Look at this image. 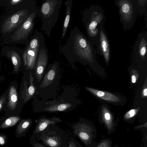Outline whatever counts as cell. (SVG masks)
I'll use <instances>...</instances> for the list:
<instances>
[{"label":"cell","instance_id":"cell-1","mask_svg":"<svg viewBox=\"0 0 147 147\" xmlns=\"http://www.w3.org/2000/svg\"><path fill=\"white\" fill-rule=\"evenodd\" d=\"M60 49L71 64L77 61L89 64L96 62L97 52L94 45L76 27L71 29L66 42Z\"/></svg>","mask_w":147,"mask_h":147},{"label":"cell","instance_id":"cell-2","mask_svg":"<svg viewBox=\"0 0 147 147\" xmlns=\"http://www.w3.org/2000/svg\"><path fill=\"white\" fill-rule=\"evenodd\" d=\"M82 19L89 39L96 47V52L99 54V29L106 19L104 10L100 6L91 5L84 10Z\"/></svg>","mask_w":147,"mask_h":147},{"label":"cell","instance_id":"cell-3","mask_svg":"<svg viewBox=\"0 0 147 147\" xmlns=\"http://www.w3.org/2000/svg\"><path fill=\"white\" fill-rule=\"evenodd\" d=\"M43 79L40 85L36 95H40L43 100L52 98L58 87L61 78L59 63L55 61L47 67Z\"/></svg>","mask_w":147,"mask_h":147},{"label":"cell","instance_id":"cell-4","mask_svg":"<svg viewBox=\"0 0 147 147\" xmlns=\"http://www.w3.org/2000/svg\"><path fill=\"white\" fill-rule=\"evenodd\" d=\"M62 4V0H44L43 1L38 15L42 22L41 30L49 36L53 28L59 17V11Z\"/></svg>","mask_w":147,"mask_h":147},{"label":"cell","instance_id":"cell-5","mask_svg":"<svg viewBox=\"0 0 147 147\" xmlns=\"http://www.w3.org/2000/svg\"><path fill=\"white\" fill-rule=\"evenodd\" d=\"M69 134L56 125H50L34 136L37 141H40L48 147H67Z\"/></svg>","mask_w":147,"mask_h":147},{"label":"cell","instance_id":"cell-6","mask_svg":"<svg viewBox=\"0 0 147 147\" xmlns=\"http://www.w3.org/2000/svg\"><path fill=\"white\" fill-rule=\"evenodd\" d=\"M69 88V90L59 96L57 98H55L52 100L47 101L43 100V105L41 112H66L70 111L76 107V93L72 94V89ZM40 110V111H41Z\"/></svg>","mask_w":147,"mask_h":147},{"label":"cell","instance_id":"cell-7","mask_svg":"<svg viewBox=\"0 0 147 147\" xmlns=\"http://www.w3.org/2000/svg\"><path fill=\"white\" fill-rule=\"evenodd\" d=\"M45 45L43 35L36 29L23 54L24 65L27 69H34L39 51Z\"/></svg>","mask_w":147,"mask_h":147},{"label":"cell","instance_id":"cell-8","mask_svg":"<svg viewBox=\"0 0 147 147\" xmlns=\"http://www.w3.org/2000/svg\"><path fill=\"white\" fill-rule=\"evenodd\" d=\"M115 3L119 9L120 22L124 29L131 28L136 20L137 15L136 0H116Z\"/></svg>","mask_w":147,"mask_h":147},{"label":"cell","instance_id":"cell-9","mask_svg":"<svg viewBox=\"0 0 147 147\" xmlns=\"http://www.w3.org/2000/svg\"><path fill=\"white\" fill-rule=\"evenodd\" d=\"M38 9L36 7L30 9L25 8L14 13L4 22L2 26V32L4 33L10 32L18 29L31 13Z\"/></svg>","mask_w":147,"mask_h":147},{"label":"cell","instance_id":"cell-10","mask_svg":"<svg viewBox=\"0 0 147 147\" xmlns=\"http://www.w3.org/2000/svg\"><path fill=\"white\" fill-rule=\"evenodd\" d=\"M38 9L31 13L21 26L15 31L12 36L14 41L25 40L27 43L28 38L32 32L34 25V20L38 15Z\"/></svg>","mask_w":147,"mask_h":147},{"label":"cell","instance_id":"cell-11","mask_svg":"<svg viewBox=\"0 0 147 147\" xmlns=\"http://www.w3.org/2000/svg\"><path fill=\"white\" fill-rule=\"evenodd\" d=\"M70 125L74 137H78L85 145L91 144L93 135L90 126L81 119Z\"/></svg>","mask_w":147,"mask_h":147},{"label":"cell","instance_id":"cell-12","mask_svg":"<svg viewBox=\"0 0 147 147\" xmlns=\"http://www.w3.org/2000/svg\"><path fill=\"white\" fill-rule=\"evenodd\" d=\"M48 51L45 45L39 51L34 68L36 78L38 82L41 81L43 76L48 64Z\"/></svg>","mask_w":147,"mask_h":147},{"label":"cell","instance_id":"cell-13","mask_svg":"<svg viewBox=\"0 0 147 147\" xmlns=\"http://www.w3.org/2000/svg\"><path fill=\"white\" fill-rule=\"evenodd\" d=\"M105 21H103L101 23L99 29V54L103 56L106 63L108 64L110 58L111 52L108 38L104 27Z\"/></svg>","mask_w":147,"mask_h":147},{"label":"cell","instance_id":"cell-14","mask_svg":"<svg viewBox=\"0 0 147 147\" xmlns=\"http://www.w3.org/2000/svg\"><path fill=\"white\" fill-rule=\"evenodd\" d=\"M62 121V120L57 117L54 116L52 117H48L42 116L36 121V125L32 135L35 136L40 133L50 125H56Z\"/></svg>","mask_w":147,"mask_h":147},{"label":"cell","instance_id":"cell-15","mask_svg":"<svg viewBox=\"0 0 147 147\" xmlns=\"http://www.w3.org/2000/svg\"><path fill=\"white\" fill-rule=\"evenodd\" d=\"M147 32H141L138 36L133 48V54L142 59L146 58L147 54Z\"/></svg>","mask_w":147,"mask_h":147},{"label":"cell","instance_id":"cell-16","mask_svg":"<svg viewBox=\"0 0 147 147\" xmlns=\"http://www.w3.org/2000/svg\"><path fill=\"white\" fill-rule=\"evenodd\" d=\"M86 89L88 91L98 98L105 101L113 102H119L120 99L115 95L111 93L98 90L89 87H86Z\"/></svg>","mask_w":147,"mask_h":147},{"label":"cell","instance_id":"cell-17","mask_svg":"<svg viewBox=\"0 0 147 147\" xmlns=\"http://www.w3.org/2000/svg\"><path fill=\"white\" fill-rule=\"evenodd\" d=\"M32 123L31 118L22 120L17 126L15 131L16 136L20 138L26 135Z\"/></svg>","mask_w":147,"mask_h":147},{"label":"cell","instance_id":"cell-18","mask_svg":"<svg viewBox=\"0 0 147 147\" xmlns=\"http://www.w3.org/2000/svg\"><path fill=\"white\" fill-rule=\"evenodd\" d=\"M64 5L66 6V11L65 19L63 23L61 39L63 38L66 35L70 19L72 1L67 0Z\"/></svg>","mask_w":147,"mask_h":147},{"label":"cell","instance_id":"cell-19","mask_svg":"<svg viewBox=\"0 0 147 147\" xmlns=\"http://www.w3.org/2000/svg\"><path fill=\"white\" fill-rule=\"evenodd\" d=\"M18 102V95L16 88L13 86H11L9 89L8 94V101L7 106L11 110H15Z\"/></svg>","mask_w":147,"mask_h":147},{"label":"cell","instance_id":"cell-20","mask_svg":"<svg viewBox=\"0 0 147 147\" xmlns=\"http://www.w3.org/2000/svg\"><path fill=\"white\" fill-rule=\"evenodd\" d=\"M29 84L25 88V94L24 102H26L33 97L37 88L34 84V78L31 72H29Z\"/></svg>","mask_w":147,"mask_h":147},{"label":"cell","instance_id":"cell-21","mask_svg":"<svg viewBox=\"0 0 147 147\" xmlns=\"http://www.w3.org/2000/svg\"><path fill=\"white\" fill-rule=\"evenodd\" d=\"M102 119L109 131L111 130L113 126V117L108 110L102 108Z\"/></svg>","mask_w":147,"mask_h":147},{"label":"cell","instance_id":"cell-22","mask_svg":"<svg viewBox=\"0 0 147 147\" xmlns=\"http://www.w3.org/2000/svg\"><path fill=\"white\" fill-rule=\"evenodd\" d=\"M20 120V118L16 116H11L6 118L0 124V129H6L15 125Z\"/></svg>","mask_w":147,"mask_h":147},{"label":"cell","instance_id":"cell-23","mask_svg":"<svg viewBox=\"0 0 147 147\" xmlns=\"http://www.w3.org/2000/svg\"><path fill=\"white\" fill-rule=\"evenodd\" d=\"M12 63L13 65V70L17 71L21 65V59L19 54L14 51H11L10 55Z\"/></svg>","mask_w":147,"mask_h":147},{"label":"cell","instance_id":"cell-24","mask_svg":"<svg viewBox=\"0 0 147 147\" xmlns=\"http://www.w3.org/2000/svg\"><path fill=\"white\" fill-rule=\"evenodd\" d=\"M147 0H136L137 6V15H143L145 13L146 10Z\"/></svg>","mask_w":147,"mask_h":147},{"label":"cell","instance_id":"cell-25","mask_svg":"<svg viewBox=\"0 0 147 147\" xmlns=\"http://www.w3.org/2000/svg\"><path fill=\"white\" fill-rule=\"evenodd\" d=\"M67 147H82L79 143L74 137H69L68 141Z\"/></svg>","mask_w":147,"mask_h":147},{"label":"cell","instance_id":"cell-26","mask_svg":"<svg viewBox=\"0 0 147 147\" xmlns=\"http://www.w3.org/2000/svg\"><path fill=\"white\" fill-rule=\"evenodd\" d=\"M30 140L32 147H48L41 143L38 142L33 136L31 135L30 137Z\"/></svg>","mask_w":147,"mask_h":147},{"label":"cell","instance_id":"cell-27","mask_svg":"<svg viewBox=\"0 0 147 147\" xmlns=\"http://www.w3.org/2000/svg\"><path fill=\"white\" fill-rule=\"evenodd\" d=\"M138 111V110L136 109H132L129 110L125 115L124 119L127 120L132 118L136 115Z\"/></svg>","mask_w":147,"mask_h":147},{"label":"cell","instance_id":"cell-28","mask_svg":"<svg viewBox=\"0 0 147 147\" xmlns=\"http://www.w3.org/2000/svg\"><path fill=\"white\" fill-rule=\"evenodd\" d=\"M7 136L5 134H0V146L5 144L7 142Z\"/></svg>","mask_w":147,"mask_h":147},{"label":"cell","instance_id":"cell-29","mask_svg":"<svg viewBox=\"0 0 147 147\" xmlns=\"http://www.w3.org/2000/svg\"><path fill=\"white\" fill-rule=\"evenodd\" d=\"M96 147H111L110 142L107 140L102 141Z\"/></svg>","mask_w":147,"mask_h":147},{"label":"cell","instance_id":"cell-30","mask_svg":"<svg viewBox=\"0 0 147 147\" xmlns=\"http://www.w3.org/2000/svg\"><path fill=\"white\" fill-rule=\"evenodd\" d=\"M7 98L6 96H4L0 98V111L3 108L4 104Z\"/></svg>","mask_w":147,"mask_h":147},{"label":"cell","instance_id":"cell-31","mask_svg":"<svg viewBox=\"0 0 147 147\" xmlns=\"http://www.w3.org/2000/svg\"><path fill=\"white\" fill-rule=\"evenodd\" d=\"M23 0H12L10 1V3L11 5H15L20 3Z\"/></svg>","mask_w":147,"mask_h":147},{"label":"cell","instance_id":"cell-32","mask_svg":"<svg viewBox=\"0 0 147 147\" xmlns=\"http://www.w3.org/2000/svg\"><path fill=\"white\" fill-rule=\"evenodd\" d=\"M136 76L134 75H133L131 76V82L132 83H135L136 82Z\"/></svg>","mask_w":147,"mask_h":147},{"label":"cell","instance_id":"cell-33","mask_svg":"<svg viewBox=\"0 0 147 147\" xmlns=\"http://www.w3.org/2000/svg\"><path fill=\"white\" fill-rule=\"evenodd\" d=\"M143 94L144 96H147V88H144L143 91Z\"/></svg>","mask_w":147,"mask_h":147},{"label":"cell","instance_id":"cell-34","mask_svg":"<svg viewBox=\"0 0 147 147\" xmlns=\"http://www.w3.org/2000/svg\"><path fill=\"white\" fill-rule=\"evenodd\" d=\"M0 68H1V64H0Z\"/></svg>","mask_w":147,"mask_h":147},{"label":"cell","instance_id":"cell-35","mask_svg":"<svg viewBox=\"0 0 147 147\" xmlns=\"http://www.w3.org/2000/svg\"></svg>","mask_w":147,"mask_h":147}]
</instances>
